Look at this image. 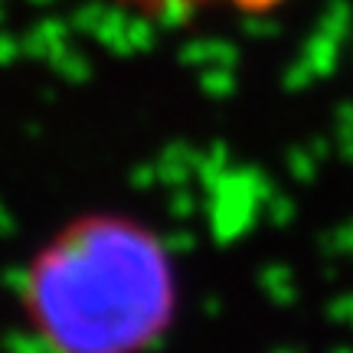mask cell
I'll use <instances>...</instances> for the list:
<instances>
[{"label":"cell","mask_w":353,"mask_h":353,"mask_svg":"<svg viewBox=\"0 0 353 353\" xmlns=\"http://www.w3.org/2000/svg\"><path fill=\"white\" fill-rule=\"evenodd\" d=\"M161 268L125 226H85L50 245L33 272L43 334L69 353H112L141 337L157 307Z\"/></svg>","instance_id":"6da1fadb"},{"label":"cell","mask_w":353,"mask_h":353,"mask_svg":"<svg viewBox=\"0 0 353 353\" xmlns=\"http://www.w3.org/2000/svg\"><path fill=\"white\" fill-rule=\"evenodd\" d=\"M121 7L141 13H157V17H180V13H206V10H229V13H272L285 0H112Z\"/></svg>","instance_id":"7a4b0ae2"}]
</instances>
